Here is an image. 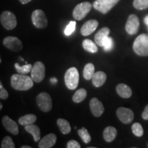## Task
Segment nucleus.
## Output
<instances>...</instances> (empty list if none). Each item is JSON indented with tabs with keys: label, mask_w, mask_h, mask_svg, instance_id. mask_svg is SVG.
<instances>
[{
	"label": "nucleus",
	"mask_w": 148,
	"mask_h": 148,
	"mask_svg": "<svg viewBox=\"0 0 148 148\" xmlns=\"http://www.w3.org/2000/svg\"><path fill=\"white\" fill-rule=\"evenodd\" d=\"M32 77H29L25 74H14L10 79L11 86L17 90H27L30 89L34 85Z\"/></svg>",
	"instance_id": "nucleus-1"
},
{
	"label": "nucleus",
	"mask_w": 148,
	"mask_h": 148,
	"mask_svg": "<svg viewBox=\"0 0 148 148\" xmlns=\"http://www.w3.org/2000/svg\"><path fill=\"white\" fill-rule=\"evenodd\" d=\"M133 50L140 56H148V34H140L133 44Z\"/></svg>",
	"instance_id": "nucleus-2"
},
{
	"label": "nucleus",
	"mask_w": 148,
	"mask_h": 148,
	"mask_svg": "<svg viewBox=\"0 0 148 148\" xmlns=\"http://www.w3.org/2000/svg\"><path fill=\"white\" fill-rule=\"evenodd\" d=\"M64 82L69 89L74 90L77 88L79 82V73L75 67H71L64 75Z\"/></svg>",
	"instance_id": "nucleus-3"
},
{
	"label": "nucleus",
	"mask_w": 148,
	"mask_h": 148,
	"mask_svg": "<svg viewBox=\"0 0 148 148\" xmlns=\"http://www.w3.org/2000/svg\"><path fill=\"white\" fill-rule=\"evenodd\" d=\"M36 104L42 112H49L52 108V100L51 96L47 92H43L38 94L36 98Z\"/></svg>",
	"instance_id": "nucleus-4"
},
{
	"label": "nucleus",
	"mask_w": 148,
	"mask_h": 148,
	"mask_svg": "<svg viewBox=\"0 0 148 148\" xmlns=\"http://www.w3.org/2000/svg\"><path fill=\"white\" fill-rule=\"evenodd\" d=\"M0 21L1 25L7 30H12L15 28L17 24L16 18L10 11H4L0 16Z\"/></svg>",
	"instance_id": "nucleus-5"
},
{
	"label": "nucleus",
	"mask_w": 148,
	"mask_h": 148,
	"mask_svg": "<svg viewBox=\"0 0 148 148\" xmlns=\"http://www.w3.org/2000/svg\"><path fill=\"white\" fill-rule=\"evenodd\" d=\"M91 8V3L88 1H84L79 3L74 8L73 10V18L78 21L82 20L88 14Z\"/></svg>",
	"instance_id": "nucleus-6"
},
{
	"label": "nucleus",
	"mask_w": 148,
	"mask_h": 148,
	"mask_svg": "<svg viewBox=\"0 0 148 148\" xmlns=\"http://www.w3.org/2000/svg\"><path fill=\"white\" fill-rule=\"evenodd\" d=\"M119 1L120 0H95L92 3V6L102 14H107Z\"/></svg>",
	"instance_id": "nucleus-7"
},
{
	"label": "nucleus",
	"mask_w": 148,
	"mask_h": 148,
	"mask_svg": "<svg viewBox=\"0 0 148 148\" xmlns=\"http://www.w3.org/2000/svg\"><path fill=\"white\" fill-rule=\"evenodd\" d=\"M32 21L36 28L44 29L47 26V18L42 10H35L32 14Z\"/></svg>",
	"instance_id": "nucleus-8"
},
{
	"label": "nucleus",
	"mask_w": 148,
	"mask_h": 148,
	"mask_svg": "<svg viewBox=\"0 0 148 148\" xmlns=\"http://www.w3.org/2000/svg\"><path fill=\"white\" fill-rule=\"evenodd\" d=\"M45 75V66L42 62H36L31 71V77L36 82H40L43 80Z\"/></svg>",
	"instance_id": "nucleus-9"
},
{
	"label": "nucleus",
	"mask_w": 148,
	"mask_h": 148,
	"mask_svg": "<svg viewBox=\"0 0 148 148\" xmlns=\"http://www.w3.org/2000/svg\"><path fill=\"white\" fill-rule=\"evenodd\" d=\"M116 116L123 123L128 124L134 119V112L129 108L120 107L116 110Z\"/></svg>",
	"instance_id": "nucleus-10"
},
{
	"label": "nucleus",
	"mask_w": 148,
	"mask_h": 148,
	"mask_svg": "<svg viewBox=\"0 0 148 148\" xmlns=\"http://www.w3.org/2000/svg\"><path fill=\"white\" fill-rule=\"evenodd\" d=\"M3 43L5 47L10 50L17 52L21 51L23 48V45L21 40H19L17 37L14 36H7L3 39Z\"/></svg>",
	"instance_id": "nucleus-11"
},
{
	"label": "nucleus",
	"mask_w": 148,
	"mask_h": 148,
	"mask_svg": "<svg viewBox=\"0 0 148 148\" xmlns=\"http://www.w3.org/2000/svg\"><path fill=\"white\" fill-rule=\"evenodd\" d=\"M139 25L140 23L138 16L135 14H130L125 24V30L130 35L135 34L138 32Z\"/></svg>",
	"instance_id": "nucleus-12"
},
{
	"label": "nucleus",
	"mask_w": 148,
	"mask_h": 148,
	"mask_svg": "<svg viewBox=\"0 0 148 148\" xmlns=\"http://www.w3.org/2000/svg\"><path fill=\"white\" fill-rule=\"evenodd\" d=\"M89 105L92 114L96 117L101 116V114L104 112V107H103L102 103L97 98H92L90 101Z\"/></svg>",
	"instance_id": "nucleus-13"
},
{
	"label": "nucleus",
	"mask_w": 148,
	"mask_h": 148,
	"mask_svg": "<svg viewBox=\"0 0 148 148\" xmlns=\"http://www.w3.org/2000/svg\"><path fill=\"white\" fill-rule=\"evenodd\" d=\"M98 26V21L95 19L88 20L85 22L84 25L81 27L80 32L82 36H86L91 34L97 29Z\"/></svg>",
	"instance_id": "nucleus-14"
},
{
	"label": "nucleus",
	"mask_w": 148,
	"mask_h": 148,
	"mask_svg": "<svg viewBox=\"0 0 148 148\" xmlns=\"http://www.w3.org/2000/svg\"><path fill=\"white\" fill-rule=\"evenodd\" d=\"M2 123L4 127L9 132L14 135L18 134V127L15 121L12 120L8 116H4L2 118Z\"/></svg>",
	"instance_id": "nucleus-15"
},
{
	"label": "nucleus",
	"mask_w": 148,
	"mask_h": 148,
	"mask_svg": "<svg viewBox=\"0 0 148 148\" xmlns=\"http://www.w3.org/2000/svg\"><path fill=\"white\" fill-rule=\"evenodd\" d=\"M57 140V136L55 134L50 133V134L46 135L38 143V147L40 148H50L52 147L55 145Z\"/></svg>",
	"instance_id": "nucleus-16"
},
{
	"label": "nucleus",
	"mask_w": 148,
	"mask_h": 148,
	"mask_svg": "<svg viewBox=\"0 0 148 148\" xmlns=\"http://www.w3.org/2000/svg\"><path fill=\"white\" fill-rule=\"evenodd\" d=\"M106 74L104 72L100 71L96 72L92 77V84L96 87H100L106 82Z\"/></svg>",
	"instance_id": "nucleus-17"
},
{
	"label": "nucleus",
	"mask_w": 148,
	"mask_h": 148,
	"mask_svg": "<svg viewBox=\"0 0 148 148\" xmlns=\"http://www.w3.org/2000/svg\"><path fill=\"white\" fill-rule=\"evenodd\" d=\"M110 34V29L107 27H102L101 29H99L98 32L96 33L95 36V42L97 45L102 47V43L103 40L107 36H108Z\"/></svg>",
	"instance_id": "nucleus-18"
},
{
	"label": "nucleus",
	"mask_w": 148,
	"mask_h": 148,
	"mask_svg": "<svg viewBox=\"0 0 148 148\" xmlns=\"http://www.w3.org/2000/svg\"><path fill=\"white\" fill-rule=\"evenodd\" d=\"M116 91L120 97L129 98L132 96V92L131 88L125 84H119L116 86Z\"/></svg>",
	"instance_id": "nucleus-19"
},
{
	"label": "nucleus",
	"mask_w": 148,
	"mask_h": 148,
	"mask_svg": "<svg viewBox=\"0 0 148 148\" xmlns=\"http://www.w3.org/2000/svg\"><path fill=\"white\" fill-rule=\"evenodd\" d=\"M117 131L112 126H108L104 129L103 132V137L106 142H112L116 138Z\"/></svg>",
	"instance_id": "nucleus-20"
},
{
	"label": "nucleus",
	"mask_w": 148,
	"mask_h": 148,
	"mask_svg": "<svg viewBox=\"0 0 148 148\" xmlns=\"http://www.w3.org/2000/svg\"><path fill=\"white\" fill-rule=\"evenodd\" d=\"M25 130L27 132L32 135L35 142L40 140V130L38 125L34 124L26 125L25 126Z\"/></svg>",
	"instance_id": "nucleus-21"
},
{
	"label": "nucleus",
	"mask_w": 148,
	"mask_h": 148,
	"mask_svg": "<svg viewBox=\"0 0 148 148\" xmlns=\"http://www.w3.org/2000/svg\"><path fill=\"white\" fill-rule=\"evenodd\" d=\"M37 118L36 115L33 114H27L18 119V123L21 125L26 126V125L33 124L36 121Z\"/></svg>",
	"instance_id": "nucleus-22"
},
{
	"label": "nucleus",
	"mask_w": 148,
	"mask_h": 148,
	"mask_svg": "<svg viewBox=\"0 0 148 148\" xmlns=\"http://www.w3.org/2000/svg\"><path fill=\"white\" fill-rule=\"evenodd\" d=\"M57 125H58L60 132L63 134H67L71 132V127L70 126L69 123L66 120L60 118L57 120Z\"/></svg>",
	"instance_id": "nucleus-23"
},
{
	"label": "nucleus",
	"mask_w": 148,
	"mask_h": 148,
	"mask_svg": "<svg viewBox=\"0 0 148 148\" xmlns=\"http://www.w3.org/2000/svg\"><path fill=\"white\" fill-rule=\"evenodd\" d=\"M83 48L88 52L96 53L98 51V48L96 45V42H94L90 39H85L82 42Z\"/></svg>",
	"instance_id": "nucleus-24"
},
{
	"label": "nucleus",
	"mask_w": 148,
	"mask_h": 148,
	"mask_svg": "<svg viewBox=\"0 0 148 148\" xmlns=\"http://www.w3.org/2000/svg\"><path fill=\"white\" fill-rule=\"evenodd\" d=\"M95 73V66L92 63H88L85 65L83 71V76L86 80L92 79Z\"/></svg>",
	"instance_id": "nucleus-25"
},
{
	"label": "nucleus",
	"mask_w": 148,
	"mask_h": 148,
	"mask_svg": "<svg viewBox=\"0 0 148 148\" xmlns=\"http://www.w3.org/2000/svg\"><path fill=\"white\" fill-rule=\"evenodd\" d=\"M87 95L86 90L84 88H79L73 96V101L75 103H80L84 100Z\"/></svg>",
	"instance_id": "nucleus-26"
},
{
	"label": "nucleus",
	"mask_w": 148,
	"mask_h": 148,
	"mask_svg": "<svg viewBox=\"0 0 148 148\" xmlns=\"http://www.w3.org/2000/svg\"><path fill=\"white\" fill-rule=\"evenodd\" d=\"M14 67H15L16 71H17L18 73L27 74L32 71L33 66L31 64H26L23 66H21L18 63H15L14 64Z\"/></svg>",
	"instance_id": "nucleus-27"
},
{
	"label": "nucleus",
	"mask_w": 148,
	"mask_h": 148,
	"mask_svg": "<svg viewBox=\"0 0 148 148\" xmlns=\"http://www.w3.org/2000/svg\"><path fill=\"white\" fill-rule=\"evenodd\" d=\"M77 133H78L79 137L82 138L83 142L85 143L88 144L89 143L91 140V136L89 133H88V130L85 127H82L77 130Z\"/></svg>",
	"instance_id": "nucleus-28"
},
{
	"label": "nucleus",
	"mask_w": 148,
	"mask_h": 148,
	"mask_svg": "<svg viewBox=\"0 0 148 148\" xmlns=\"http://www.w3.org/2000/svg\"><path fill=\"white\" fill-rule=\"evenodd\" d=\"M114 46V42L113 39H112L111 37L107 36L106 38H104L103 40V43H102V47L103 48L105 51H111L112 49H113Z\"/></svg>",
	"instance_id": "nucleus-29"
},
{
	"label": "nucleus",
	"mask_w": 148,
	"mask_h": 148,
	"mask_svg": "<svg viewBox=\"0 0 148 148\" xmlns=\"http://www.w3.org/2000/svg\"><path fill=\"white\" fill-rule=\"evenodd\" d=\"M133 6L137 10H145L148 8V0H134Z\"/></svg>",
	"instance_id": "nucleus-30"
},
{
	"label": "nucleus",
	"mask_w": 148,
	"mask_h": 148,
	"mask_svg": "<svg viewBox=\"0 0 148 148\" xmlns=\"http://www.w3.org/2000/svg\"><path fill=\"white\" fill-rule=\"evenodd\" d=\"M132 130L135 136L140 137L143 135V129L139 123H134L132 125Z\"/></svg>",
	"instance_id": "nucleus-31"
},
{
	"label": "nucleus",
	"mask_w": 148,
	"mask_h": 148,
	"mask_svg": "<svg viewBox=\"0 0 148 148\" xmlns=\"http://www.w3.org/2000/svg\"><path fill=\"white\" fill-rule=\"evenodd\" d=\"M1 148H14L15 145L11 137L7 136L3 138L2 142H1Z\"/></svg>",
	"instance_id": "nucleus-32"
},
{
	"label": "nucleus",
	"mask_w": 148,
	"mask_h": 148,
	"mask_svg": "<svg viewBox=\"0 0 148 148\" xmlns=\"http://www.w3.org/2000/svg\"><path fill=\"white\" fill-rule=\"evenodd\" d=\"M75 25L76 23L75 21H70V23L68 24L67 26L66 27L65 29H64V34L66 36H69L73 33L75 29Z\"/></svg>",
	"instance_id": "nucleus-33"
},
{
	"label": "nucleus",
	"mask_w": 148,
	"mask_h": 148,
	"mask_svg": "<svg viewBox=\"0 0 148 148\" xmlns=\"http://www.w3.org/2000/svg\"><path fill=\"white\" fill-rule=\"evenodd\" d=\"M8 97V92L3 88L1 82L0 83V98L1 99H6Z\"/></svg>",
	"instance_id": "nucleus-34"
},
{
	"label": "nucleus",
	"mask_w": 148,
	"mask_h": 148,
	"mask_svg": "<svg viewBox=\"0 0 148 148\" xmlns=\"http://www.w3.org/2000/svg\"><path fill=\"white\" fill-rule=\"evenodd\" d=\"M66 147L67 148H80L81 146L78 142L75 140H71L66 144Z\"/></svg>",
	"instance_id": "nucleus-35"
},
{
	"label": "nucleus",
	"mask_w": 148,
	"mask_h": 148,
	"mask_svg": "<svg viewBox=\"0 0 148 148\" xmlns=\"http://www.w3.org/2000/svg\"><path fill=\"white\" fill-rule=\"evenodd\" d=\"M142 117H143V119L148 120V105L145 106V110L142 113Z\"/></svg>",
	"instance_id": "nucleus-36"
},
{
	"label": "nucleus",
	"mask_w": 148,
	"mask_h": 148,
	"mask_svg": "<svg viewBox=\"0 0 148 148\" xmlns=\"http://www.w3.org/2000/svg\"><path fill=\"white\" fill-rule=\"evenodd\" d=\"M31 1H32V0H19V1L22 3V4H26V3L30 2Z\"/></svg>",
	"instance_id": "nucleus-37"
},
{
	"label": "nucleus",
	"mask_w": 148,
	"mask_h": 148,
	"mask_svg": "<svg viewBox=\"0 0 148 148\" xmlns=\"http://www.w3.org/2000/svg\"><path fill=\"white\" fill-rule=\"evenodd\" d=\"M50 81L52 84H56L57 82H58V80H57V79L56 78V77H51L50 79Z\"/></svg>",
	"instance_id": "nucleus-38"
},
{
	"label": "nucleus",
	"mask_w": 148,
	"mask_h": 148,
	"mask_svg": "<svg viewBox=\"0 0 148 148\" xmlns=\"http://www.w3.org/2000/svg\"><path fill=\"white\" fill-rule=\"evenodd\" d=\"M144 22H145V23L146 25H148V15L146 16L145 18H144Z\"/></svg>",
	"instance_id": "nucleus-39"
},
{
	"label": "nucleus",
	"mask_w": 148,
	"mask_h": 148,
	"mask_svg": "<svg viewBox=\"0 0 148 148\" xmlns=\"http://www.w3.org/2000/svg\"><path fill=\"white\" fill-rule=\"evenodd\" d=\"M21 148H32L30 147V146H28V145H23L22 146Z\"/></svg>",
	"instance_id": "nucleus-40"
},
{
	"label": "nucleus",
	"mask_w": 148,
	"mask_h": 148,
	"mask_svg": "<svg viewBox=\"0 0 148 148\" xmlns=\"http://www.w3.org/2000/svg\"><path fill=\"white\" fill-rule=\"evenodd\" d=\"M1 109H2V105H0V110H1Z\"/></svg>",
	"instance_id": "nucleus-41"
}]
</instances>
